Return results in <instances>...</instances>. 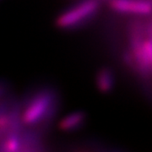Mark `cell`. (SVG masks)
I'll return each instance as SVG.
<instances>
[{
    "label": "cell",
    "mask_w": 152,
    "mask_h": 152,
    "mask_svg": "<svg viewBox=\"0 0 152 152\" xmlns=\"http://www.w3.org/2000/svg\"><path fill=\"white\" fill-rule=\"evenodd\" d=\"M23 129L19 98L14 94L0 102V152L9 150Z\"/></svg>",
    "instance_id": "277c9868"
},
{
    "label": "cell",
    "mask_w": 152,
    "mask_h": 152,
    "mask_svg": "<svg viewBox=\"0 0 152 152\" xmlns=\"http://www.w3.org/2000/svg\"><path fill=\"white\" fill-rule=\"evenodd\" d=\"M101 10L102 0H79L57 15L55 26L66 32L80 31L92 24Z\"/></svg>",
    "instance_id": "3957f363"
},
{
    "label": "cell",
    "mask_w": 152,
    "mask_h": 152,
    "mask_svg": "<svg viewBox=\"0 0 152 152\" xmlns=\"http://www.w3.org/2000/svg\"><path fill=\"white\" fill-rule=\"evenodd\" d=\"M88 115L82 110H75L67 113L58 122V129L64 133H75L81 130L86 125Z\"/></svg>",
    "instance_id": "5b68a950"
},
{
    "label": "cell",
    "mask_w": 152,
    "mask_h": 152,
    "mask_svg": "<svg viewBox=\"0 0 152 152\" xmlns=\"http://www.w3.org/2000/svg\"><path fill=\"white\" fill-rule=\"evenodd\" d=\"M115 73L107 66L101 67L95 75V86L98 91L108 94L115 86Z\"/></svg>",
    "instance_id": "8992f818"
},
{
    "label": "cell",
    "mask_w": 152,
    "mask_h": 152,
    "mask_svg": "<svg viewBox=\"0 0 152 152\" xmlns=\"http://www.w3.org/2000/svg\"><path fill=\"white\" fill-rule=\"evenodd\" d=\"M126 19L122 62L143 86L152 91V12Z\"/></svg>",
    "instance_id": "6da1fadb"
},
{
    "label": "cell",
    "mask_w": 152,
    "mask_h": 152,
    "mask_svg": "<svg viewBox=\"0 0 152 152\" xmlns=\"http://www.w3.org/2000/svg\"><path fill=\"white\" fill-rule=\"evenodd\" d=\"M14 95L12 86L4 79H0V102Z\"/></svg>",
    "instance_id": "52a82bcc"
},
{
    "label": "cell",
    "mask_w": 152,
    "mask_h": 152,
    "mask_svg": "<svg viewBox=\"0 0 152 152\" xmlns=\"http://www.w3.org/2000/svg\"><path fill=\"white\" fill-rule=\"evenodd\" d=\"M21 124L25 129L47 134L61 108V95L53 85H38L19 98Z\"/></svg>",
    "instance_id": "7a4b0ae2"
}]
</instances>
